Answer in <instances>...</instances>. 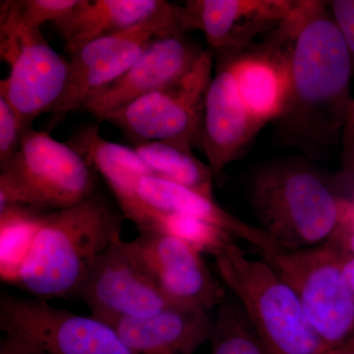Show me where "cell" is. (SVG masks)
Here are the masks:
<instances>
[{
  "mask_svg": "<svg viewBox=\"0 0 354 354\" xmlns=\"http://www.w3.org/2000/svg\"><path fill=\"white\" fill-rule=\"evenodd\" d=\"M249 196L259 227L288 250L327 243L348 205L318 167L300 157L260 165L251 177Z\"/></svg>",
  "mask_w": 354,
  "mask_h": 354,
  "instance_id": "3",
  "label": "cell"
},
{
  "mask_svg": "<svg viewBox=\"0 0 354 354\" xmlns=\"http://www.w3.org/2000/svg\"><path fill=\"white\" fill-rule=\"evenodd\" d=\"M209 354H270L241 305L227 297L213 319Z\"/></svg>",
  "mask_w": 354,
  "mask_h": 354,
  "instance_id": "23",
  "label": "cell"
},
{
  "mask_svg": "<svg viewBox=\"0 0 354 354\" xmlns=\"http://www.w3.org/2000/svg\"><path fill=\"white\" fill-rule=\"evenodd\" d=\"M262 258L297 293L327 353L354 335V295L344 281L337 247L327 242L295 250L279 248Z\"/></svg>",
  "mask_w": 354,
  "mask_h": 354,
  "instance_id": "7",
  "label": "cell"
},
{
  "mask_svg": "<svg viewBox=\"0 0 354 354\" xmlns=\"http://www.w3.org/2000/svg\"><path fill=\"white\" fill-rule=\"evenodd\" d=\"M22 127L9 102L0 97V167L8 164L19 151Z\"/></svg>",
  "mask_w": 354,
  "mask_h": 354,
  "instance_id": "26",
  "label": "cell"
},
{
  "mask_svg": "<svg viewBox=\"0 0 354 354\" xmlns=\"http://www.w3.org/2000/svg\"><path fill=\"white\" fill-rule=\"evenodd\" d=\"M342 178L354 185V97L349 104L341 136Z\"/></svg>",
  "mask_w": 354,
  "mask_h": 354,
  "instance_id": "28",
  "label": "cell"
},
{
  "mask_svg": "<svg viewBox=\"0 0 354 354\" xmlns=\"http://www.w3.org/2000/svg\"><path fill=\"white\" fill-rule=\"evenodd\" d=\"M83 0H13L20 20L28 27L39 28L46 23L53 25L69 17Z\"/></svg>",
  "mask_w": 354,
  "mask_h": 354,
  "instance_id": "25",
  "label": "cell"
},
{
  "mask_svg": "<svg viewBox=\"0 0 354 354\" xmlns=\"http://www.w3.org/2000/svg\"><path fill=\"white\" fill-rule=\"evenodd\" d=\"M180 7L165 0H83L69 17L53 28L72 55L95 39L171 15Z\"/></svg>",
  "mask_w": 354,
  "mask_h": 354,
  "instance_id": "20",
  "label": "cell"
},
{
  "mask_svg": "<svg viewBox=\"0 0 354 354\" xmlns=\"http://www.w3.org/2000/svg\"><path fill=\"white\" fill-rule=\"evenodd\" d=\"M346 216L349 221L354 223V205L348 204L346 209Z\"/></svg>",
  "mask_w": 354,
  "mask_h": 354,
  "instance_id": "32",
  "label": "cell"
},
{
  "mask_svg": "<svg viewBox=\"0 0 354 354\" xmlns=\"http://www.w3.org/2000/svg\"><path fill=\"white\" fill-rule=\"evenodd\" d=\"M172 306L211 312L227 297L201 253L164 232H140L133 241Z\"/></svg>",
  "mask_w": 354,
  "mask_h": 354,
  "instance_id": "12",
  "label": "cell"
},
{
  "mask_svg": "<svg viewBox=\"0 0 354 354\" xmlns=\"http://www.w3.org/2000/svg\"><path fill=\"white\" fill-rule=\"evenodd\" d=\"M44 214L39 209L7 204L0 206L1 279L12 283L38 230Z\"/></svg>",
  "mask_w": 354,
  "mask_h": 354,
  "instance_id": "22",
  "label": "cell"
},
{
  "mask_svg": "<svg viewBox=\"0 0 354 354\" xmlns=\"http://www.w3.org/2000/svg\"><path fill=\"white\" fill-rule=\"evenodd\" d=\"M153 174L162 178L180 184L204 196L215 199L213 192L214 172L185 150L167 142H146L133 147Z\"/></svg>",
  "mask_w": 354,
  "mask_h": 354,
  "instance_id": "21",
  "label": "cell"
},
{
  "mask_svg": "<svg viewBox=\"0 0 354 354\" xmlns=\"http://www.w3.org/2000/svg\"><path fill=\"white\" fill-rule=\"evenodd\" d=\"M93 169L68 144L28 128L23 130L19 151L0 167V206L51 212L76 206L97 195Z\"/></svg>",
  "mask_w": 354,
  "mask_h": 354,
  "instance_id": "5",
  "label": "cell"
},
{
  "mask_svg": "<svg viewBox=\"0 0 354 354\" xmlns=\"http://www.w3.org/2000/svg\"><path fill=\"white\" fill-rule=\"evenodd\" d=\"M196 30L194 18L183 6L171 15L86 44L71 55L66 88L51 113L64 116L82 109L92 95L120 79L155 39Z\"/></svg>",
  "mask_w": 354,
  "mask_h": 354,
  "instance_id": "9",
  "label": "cell"
},
{
  "mask_svg": "<svg viewBox=\"0 0 354 354\" xmlns=\"http://www.w3.org/2000/svg\"><path fill=\"white\" fill-rule=\"evenodd\" d=\"M212 257L270 354L327 353L297 293L267 260L249 258L234 237Z\"/></svg>",
  "mask_w": 354,
  "mask_h": 354,
  "instance_id": "4",
  "label": "cell"
},
{
  "mask_svg": "<svg viewBox=\"0 0 354 354\" xmlns=\"http://www.w3.org/2000/svg\"><path fill=\"white\" fill-rule=\"evenodd\" d=\"M75 295L93 317L109 326L152 315L169 305L134 242L122 239L100 255Z\"/></svg>",
  "mask_w": 354,
  "mask_h": 354,
  "instance_id": "10",
  "label": "cell"
},
{
  "mask_svg": "<svg viewBox=\"0 0 354 354\" xmlns=\"http://www.w3.org/2000/svg\"><path fill=\"white\" fill-rule=\"evenodd\" d=\"M156 218V230L181 239L201 254L213 255L230 237H234L225 230L192 216L158 213Z\"/></svg>",
  "mask_w": 354,
  "mask_h": 354,
  "instance_id": "24",
  "label": "cell"
},
{
  "mask_svg": "<svg viewBox=\"0 0 354 354\" xmlns=\"http://www.w3.org/2000/svg\"><path fill=\"white\" fill-rule=\"evenodd\" d=\"M213 59V51L206 50L180 80L116 109L102 121L120 128L134 144L167 142L192 151L200 143Z\"/></svg>",
  "mask_w": 354,
  "mask_h": 354,
  "instance_id": "8",
  "label": "cell"
},
{
  "mask_svg": "<svg viewBox=\"0 0 354 354\" xmlns=\"http://www.w3.org/2000/svg\"><path fill=\"white\" fill-rule=\"evenodd\" d=\"M329 242L337 246V248L342 253L354 256V223L346 218V211L337 232Z\"/></svg>",
  "mask_w": 354,
  "mask_h": 354,
  "instance_id": "29",
  "label": "cell"
},
{
  "mask_svg": "<svg viewBox=\"0 0 354 354\" xmlns=\"http://www.w3.org/2000/svg\"><path fill=\"white\" fill-rule=\"evenodd\" d=\"M136 188L142 201L156 216L158 213H174L207 221L225 230L235 239L248 242L262 256L279 248L277 242L259 225L241 220L221 208L215 199L180 184L157 176H145L140 177Z\"/></svg>",
  "mask_w": 354,
  "mask_h": 354,
  "instance_id": "19",
  "label": "cell"
},
{
  "mask_svg": "<svg viewBox=\"0 0 354 354\" xmlns=\"http://www.w3.org/2000/svg\"><path fill=\"white\" fill-rule=\"evenodd\" d=\"M0 55L9 65L8 76L0 81V97L12 106L22 129H28L62 99L69 60L51 48L39 28L20 20L11 0L0 6Z\"/></svg>",
  "mask_w": 354,
  "mask_h": 354,
  "instance_id": "6",
  "label": "cell"
},
{
  "mask_svg": "<svg viewBox=\"0 0 354 354\" xmlns=\"http://www.w3.org/2000/svg\"><path fill=\"white\" fill-rule=\"evenodd\" d=\"M0 354H48L43 349L32 344L31 342L16 337L6 335L4 341L0 344Z\"/></svg>",
  "mask_w": 354,
  "mask_h": 354,
  "instance_id": "30",
  "label": "cell"
},
{
  "mask_svg": "<svg viewBox=\"0 0 354 354\" xmlns=\"http://www.w3.org/2000/svg\"><path fill=\"white\" fill-rule=\"evenodd\" d=\"M327 3L348 46L354 71V0H333Z\"/></svg>",
  "mask_w": 354,
  "mask_h": 354,
  "instance_id": "27",
  "label": "cell"
},
{
  "mask_svg": "<svg viewBox=\"0 0 354 354\" xmlns=\"http://www.w3.org/2000/svg\"><path fill=\"white\" fill-rule=\"evenodd\" d=\"M218 59L228 65L242 104L261 124L276 122L285 113L290 99V68L277 28L264 43L234 58Z\"/></svg>",
  "mask_w": 354,
  "mask_h": 354,
  "instance_id": "15",
  "label": "cell"
},
{
  "mask_svg": "<svg viewBox=\"0 0 354 354\" xmlns=\"http://www.w3.org/2000/svg\"><path fill=\"white\" fill-rule=\"evenodd\" d=\"M0 329L48 354H134L109 324L57 308L35 297L2 295Z\"/></svg>",
  "mask_w": 354,
  "mask_h": 354,
  "instance_id": "11",
  "label": "cell"
},
{
  "mask_svg": "<svg viewBox=\"0 0 354 354\" xmlns=\"http://www.w3.org/2000/svg\"><path fill=\"white\" fill-rule=\"evenodd\" d=\"M342 270L344 281L354 295V256L342 253Z\"/></svg>",
  "mask_w": 354,
  "mask_h": 354,
  "instance_id": "31",
  "label": "cell"
},
{
  "mask_svg": "<svg viewBox=\"0 0 354 354\" xmlns=\"http://www.w3.org/2000/svg\"><path fill=\"white\" fill-rule=\"evenodd\" d=\"M288 51L291 93L276 121L279 142L319 158L341 142L353 60L327 1L299 0L277 28Z\"/></svg>",
  "mask_w": 354,
  "mask_h": 354,
  "instance_id": "1",
  "label": "cell"
},
{
  "mask_svg": "<svg viewBox=\"0 0 354 354\" xmlns=\"http://www.w3.org/2000/svg\"><path fill=\"white\" fill-rule=\"evenodd\" d=\"M80 153L109 184L123 215L139 232L156 230V216L137 192L141 176H156L133 148L102 138L97 125L84 128L68 144Z\"/></svg>",
  "mask_w": 354,
  "mask_h": 354,
  "instance_id": "17",
  "label": "cell"
},
{
  "mask_svg": "<svg viewBox=\"0 0 354 354\" xmlns=\"http://www.w3.org/2000/svg\"><path fill=\"white\" fill-rule=\"evenodd\" d=\"M263 127L242 104L228 65L218 60L205 100L199 143L215 177L242 157Z\"/></svg>",
  "mask_w": 354,
  "mask_h": 354,
  "instance_id": "16",
  "label": "cell"
},
{
  "mask_svg": "<svg viewBox=\"0 0 354 354\" xmlns=\"http://www.w3.org/2000/svg\"><path fill=\"white\" fill-rule=\"evenodd\" d=\"M209 312L169 306L141 318L121 319L111 325L134 354H195L209 342Z\"/></svg>",
  "mask_w": 354,
  "mask_h": 354,
  "instance_id": "18",
  "label": "cell"
},
{
  "mask_svg": "<svg viewBox=\"0 0 354 354\" xmlns=\"http://www.w3.org/2000/svg\"><path fill=\"white\" fill-rule=\"evenodd\" d=\"M205 51L187 35L155 39L120 79L92 95L82 111L102 121L116 109L180 80Z\"/></svg>",
  "mask_w": 354,
  "mask_h": 354,
  "instance_id": "13",
  "label": "cell"
},
{
  "mask_svg": "<svg viewBox=\"0 0 354 354\" xmlns=\"http://www.w3.org/2000/svg\"><path fill=\"white\" fill-rule=\"evenodd\" d=\"M123 216L99 195L44 214L12 285L38 299L75 295L102 252L121 239Z\"/></svg>",
  "mask_w": 354,
  "mask_h": 354,
  "instance_id": "2",
  "label": "cell"
},
{
  "mask_svg": "<svg viewBox=\"0 0 354 354\" xmlns=\"http://www.w3.org/2000/svg\"><path fill=\"white\" fill-rule=\"evenodd\" d=\"M298 1L187 0L185 7L218 58H234L288 19Z\"/></svg>",
  "mask_w": 354,
  "mask_h": 354,
  "instance_id": "14",
  "label": "cell"
}]
</instances>
